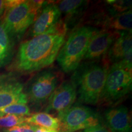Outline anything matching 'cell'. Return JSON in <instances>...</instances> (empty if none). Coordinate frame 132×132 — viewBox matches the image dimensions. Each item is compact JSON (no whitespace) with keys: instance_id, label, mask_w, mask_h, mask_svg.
I'll list each match as a JSON object with an SVG mask.
<instances>
[{"instance_id":"7c38bea8","label":"cell","mask_w":132,"mask_h":132,"mask_svg":"<svg viewBox=\"0 0 132 132\" xmlns=\"http://www.w3.org/2000/svg\"><path fill=\"white\" fill-rule=\"evenodd\" d=\"M106 127L111 132H131V120L128 108L119 106L110 108L104 113Z\"/></svg>"},{"instance_id":"8992f818","label":"cell","mask_w":132,"mask_h":132,"mask_svg":"<svg viewBox=\"0 0 132 132\" xmlns=\"http://www.w3.org/2000/svg\"><path fill=\"white\" fill-rule=\"evenodd\" d=\"M61 75L55 69H45L33 75L24 87L28 102L36 106L47 104L49 98L60 85Z\"/></svg>"},{"instance_id":"2e32d148","label":"cell","mask_w":132,"mask_h":132,"mask_svg":"<svg viewBox=\"0 0 132 132\" xmlns=\"http://www.w3.org/2000/svg\"><path fill=\"white\" fill-rule=\"evenodd\" d=\"M14 42L0 22V68L12 61L14 53Z\"/></svg>"},{"instance_id":"d6986e66","label":"cell","mask_w":132,"mask_h":132,"mask_svg":"<svg viewBox=\"0 0 132 132\" xmlns=\"http://www.w3.org/2000/svg\"><path fill=\"white\" fill-rule=\"evenodd\" d=\"M26 117L15 115H7L0 117V128L3 129L12 128L25 122Z\"/></svg>"},{"instance_id":"4fadbf2b","label":"cell","mask_w":132,"mask_h":132,"mask_svg":"<svg viewBox=\"0 0 132 132\" xmlns=\"http://www.w3.org/2000/svg\"><path fill=\"white\" fill-rule=\"evenodd\" d=\"M89 2L82 0H64L55 3L61 14L65 15V19L63 20L67 29L69 26L75 24L76 21L85 16Z\"/></svg>"},{"instance_id":"cb8c5ba5","label":"cell","mask_w":132,"mask_h":132,"mask_svg":"<svg viewBox=\"0 0 132 132\" xmlns=\"http://www.w3.org/2000/svg\"><path fill=\"white\" fill-rule=\"evenodd\" d=\"M5 0H0V18L3 16L5 11Z\"/></svg>"},{"instance_id":"9c48e42d","label":"cell","mask_w":132,"mask_h":132,"mask_svg":"<svg viewBox=\"0 0 132 132\" xmlns=\"http://www.w3.org/2000/svg\"><path fill=\"white\" fill-rule=\"evenodd\" d=\"M24 85L12 75L0 76V109L15 103L26 104Z\"/></svg>"},{"instance_id":"ac0fdd59","label":"cell","mask_w":132,"mask_h":132,"mask_svg":"<svg viewBox=\"0 0 132 132\" xmlns=\"http://www.w3.org/2000/svg\"><path fill=\"white\" fill-rule=\"evenodd\" d=\"M7 115H15L24 117L31 115L30 109L26 104L15 103L0 109V117Z\"/></svg>"},{"instance_id":"e0dca14e","label":"cell","mask_w":132,"mask_h":132,"mask_svg":"<svg viewBox=\"0 0 132 132\" xmlns=\"http://www.w3.org/2000/svg\"><path fill=\"white\" fill-rule=\"evenodd\" d=\"M25 122L40 127H44L58 131L59 120L58 118L54 117L45 112H40L31 114L26 117Z\"/></svg>"},{"instance_id":"3957f363","label":"cell","mask_w":132,"mask_h":132,"mask_svg":"<svg viewBox=\"0 0 132 132\" xmlns=\"http://www.w3.org/2000/svg\"><path fill=\"white\" fill-rule=\"evenodd\" d=\"M97 28L82 25L75 28L65 40L57 56V61L63 72L70 73L80 65L89 44Z\"/></svg>"},{"instance_id":"603a6c76","label":"cell","mask_w":132,"mask_h":132,"mask_svg":"<svg viewBox=\"0 0 132 132\" xmlns=\"http://www.w3.org/2000/svg\"><path fill=\"white\" fill-rule=\"evenodd\" d=\"M34 132H58V131H57V130L50 129V128L40 127L37 126Z\"/></svg>"},{"instance_id":"ffe728a7","label":"cell","mask_w":132,"mask_h":132,"mask_svg":"<svg viewBox=\"0 0 132 132\" xmlns=\"http://www.w3.org/2000/svg\"><path fill=\"white\" fill-rule=\"evenodd\" d=\"M106 1L109 8L114 14H118L128 10L131 9V1H112L108 0Z\"/></svg>"},{"instance_id":"30bf717a","label":"cell","mask_w":132,"mask_h":132,"mask_svg":"<svg viewBox=\"0 0 132 132\" xmlns=\"http://www.w3.org/2000/svg\"><path fill=\"white\" fill-rule=\"evenodd\" d=\"M118 34L116 31L97 28L92 36L83 60L93 61L103 59Z\"/></svg>"},{"instance_id":"8fae6325","label":"cell","mask_w":132,"mask_h":132,"mask_svg":"<svg viewBox=\"0 0 132 132\" xmlns=\"http://www.w3.org/2000/svg\"><path fill=\"white\" fill-rule=\"evenodd\" d=\"M61 14L53 1H48L36 16L29 31L31 37L44 34L54 28L61 20Z\"/></svg>"},{"instance_id":"ba28073f","label":"cell","mask_w":132,"mask_h":132,"mask_svg":"<svg viewBox=\"0 0 132 132\" xmlns=\"http://www.w3.org/2000/svg\"><path fill=\"white\" fill-rule=\"evenodd\" d=\"M77 97V90L73 82L71 80L63 81L51 95L45 112L56 114L58 118L73 105Z\"/></svg>"},{"instance_id":"d4e9b609","label":"cell","mask_w":132,"mask_h":132,"mask_svg":"<svg viewBox=\"0 0 132 132\" xmlns=\"http://www.w3.org/2000/svg\"><path fill=\"white\" fill-rule=\"evenodd\" d=\"M3 130H4L3 131L4 132H21L19 125L13 127L12 128H7V129H3Z\"/></svg>"},{"instance_id":"7402d4cb","label":"cell","mask_w":132,"mask_h":132,"mask_svg":"<svg viewBox=\"0 0 132 132\" xmlns=\"http://www.w3.org/2000/svg\"><path fill=\"white\" fill-rule=\"evenodd\" d=\"M19 127L21 132H34L37 126L28 123L24 122L19 125Z\"/></svg>"},{"instance_id":"7a4b0ae2","label":"cell","mask_w":132,"mask_h":132,"mask_svg":"<svg viewBox=\"0 0 132 132\" xmlns=\"http://www.w3.org/2000/svg\"><path fill=\"white\" fill-rule=\"evenodd\" d=\"M110 64L105 57L98 61H87L75 69L71 81L77 90L78 103H98Z\"/></svg>"},{"instance_id":"52a82bcc","label":"cell","mask_w":132,"mask_h":132,"mask_svg":"<svg viewBox=\"0 0 132 132\" xmlns=\"http://www.w3.org/2000/svg\"><path fill=\"white\" fill-rule=\"evenodd\" d=\"M57 118L58 132H75L100 123V117L94 110L78 103L72 105Z\"/></svg>"},{"instance_id":"9a60e30c","label":"cell","mask_w":132,"mask_h":132,"mask_svg":"<svg viewBox=\"0 0 132 132\" xmlns=\"http://www.w3.org/2000/svg\"><path fill=\"white\" fill-rule=\"evenodd\" d=\"M101 29L116 31L130 32L132 29L131 9L120 14L111 15L104 23Z\"/></svg>"},{"instance_id":"5bb4252c","label":"cell","mask_w":132,"mask_h":132,"mask_svg":"<svg viewBox=\"0 0 132 132\" xmlns=\"http://www.w3.org/2000/svg\"><path fill=\"white\" fill-rule=\"evenodd\" d=\"M132 52V36L130 32H118L105 57L110 64L120 61L123 57Z\"/></svg>"},{"instance_id":"44dd1931","label":"cell","mask_w":132,"mask_h":132,"mask_svg":"<svg viewBox=\"0 0 132 132\" xmlns=\"http://www.w3.org/2000/svg\"><path fill=\"white\" fill-rule=\"evenodd\" d=\"M81 132H111L106 126H104L101 123L92 127L86 128Z\"/></svg>"},{"instance_id":"5b68a950","label":"cell","mask_w":132,"mask_h":132,"mask_svg":"<svg viewBox=\"0 0 132 132\" xmlns=\"http://www.w3.org/2000/svg\"><path fill=\"white\" fill-rule=\"evenodd\" d=\"M132 72L119 62L112 64L108 69L98 104L119 103L131 90Z\"/></svg>"},{"instance_id":"6da1fadb","label":"cell","mask_w":132,"mask_h":132,"mask_svg":"<svg viewBox=\"0 0 132 132\" xmlns=\"http://www.w3.org/2000/svg\"><path fill=\"white\" fill-rule=\"evenodd\" d=\"M67 32V25L61 19L50 30L21 42L11 69L28 74L51 65L65 42Z\"/></svg>"},{"instance_id":"277c9868","label":"cell","mask_w":132,"mask_h":132,"mask_svg":"<svg viewBox=\"0 0 132 132\" xmlns=\"http://www.w3.org/2000/svg\"><path fill=\"white\" fill-rule=\"evenodd\" d=\"M48 1H23L4 11L1 23L15 42L20 40Z\"/></svg>"}]
</instances>
